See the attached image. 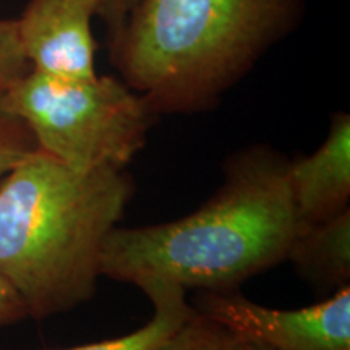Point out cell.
I'll list each match as a JSON object with an SVG mask.
<instances>
[{
  "mask_svg": "<svg viewBox=\"0 0 350 350\" xmlns=\"http://www.w3.org/2000/svg\"><path fill=\"white\" fill-rule=\"evenodd\" d=\"M193 308L230 334L271 350H350V286L299 310L269 308L232 291H203Z\"/></svg>",
  "mask_w": 350,
  "mask_h": 350,
  "instance_id": "cell-5",
  "label": "cell"
},
{
  "mask_svg": "<svg viewBox=\"0 0 350 350\" xmlns=\"http://www.w3.org/2000/svg\"><path fill=\"white\" fill-rule=\"evenodd\" d=\"M226 329L204 314L195 313L152 350H222Z\"/></svg>",
  "mask_w": 350,
  "mask_h": 350,
  "instance_id": "cell-11",
  "label": "cell"
},
{
  "mask_svg": "<svg viewBox=\"0 0 350 350\" xmlns=\"http://www.w3.org/2000/svg\"><path fill=\"white\" fill-rule=\"evenodd\" d=\"M138 287L154 306V314L146 325L122 338L59 350H152L195 313L193 306L187 301V291L178 284L150 279L139 282Z\"/></svg>",
  "mask_w": 350,
  "mask_h": 350,
  "instance_id": "cell-9",
  "label": "cell"
},
{
  "mask_svg": "<svg viewBox=\"0 0 350 350\" xmlns=\"http://www.w3.org/2000/svg\"><path fill=\"white\" fill-rule=\"evenodd\" d=\"M291 260L305 279L318 286H349L350 281V209L318 224L306 226L292 243Z\"/></svg>",
  "mask_w": 350,
  "mask_h": 350,
  "instance_id": "cell-8",
  "label": "cell"
},
{
  "mask_svg": "<svg viewBox=\"0 0 350 350\" xmlns=\"http://www.w3.org/2000/svg\"><path fill=\"white\" fill-rule=\"evenodd\" d=\"M31 70L21 47L15 20H0V94Z\"/></svg>",
  "mask_w": 350,
  "mask_h": 350,
  "instance_id": "cell-12",
  "label": "cell"
},
{
  "mask_svg": "<svg viewBox=\"0 0 350 350\" xmlns=\"http://www.w3.org/2000/svg\"><path fill=\"white\" fill-rule=\"evenodd\" d=\"M124 169L77 172L36 148L0 183V278L44 319L96 292L100 253L131 200Z\"/></svg>",
  "mask_w": 350,
  "mask_h": 350,
  "instance_id": "cell-2",
  "label": "cell"
},
{
  "mask_svg": "<svg viewBox=\"0 0 350 350\" xmlns=\"http://www.w3.org/2000/svg\"><path fill=\"white\" fill-rule=\"evenodd\" d=\"M138 2L139 0H99L98 16L106 25L107 42L122 31L126 18Z\"/></svg>",
  "mask_w": 350,
  "mask_h": 350,
  "instance_id": "cell-13",
  "label": "cell"
},
{
  "mask_svg": "<svg viewBox=\"0 0 350 350\" xmlns=\"http://www.w3.org/2000/svg\"><path fill=\"white\" fill-rule=\"evenodd\" d=\"M28 318V310L8 284L0 278V327L10 326Z\"/></svg>",
  "mask_w": 350,
  "mask_h": 350,
  "instance_id": "cell-14",
  "label": "cell"
},
{
  "mask_svg": "<svg viewBox=\"0 0 350 350\" xmlns=\"http://www.w3.org/2000/svg\"><path fill=\"white\" fill-rule=\"evenodd\" d=\"M222 350H271V349L260 342H253V340L239 338V336L230 334V332L227 331Z\"/></svg>",
  "mask_w": 350,
  "mask_h": 350,
  "instance_id": "cell-15",
  "label": "cell"
},
{
  "mask_svg": "<svg viewBox=\"0 0 350 350\" xmlns=\"http://www.w3.org/2000/svg\"><path fill=\"white\" fill-rule=\"evenodd\" d=\"M288 183L301 226L342 213L350 198V116H332L327 137L313 154L288 161Z\"/></svg>",
  "mask_w": 350,
  "mask_h": 350,
  "instance_id": "cell-7",
  "label": "cell"
},
{
  "mask_svg": "<svg viewBox=\"0 0 350 350\" xmlns=\"http://www.w3.org/2000/svg\"><path fill=\"white\" fill-rule=\"evenodd\" d=\"M305 16V0H139L109 62L156 116L204 112Z\"/></svg>",
  "mask_w": 350,
  "mask_h": 350,
  "instance_id": "cell-3",
  "label": "cell"
},
{
  "mask_svg": "<svg viewBox=\"0 0 350 350\" xmlns=\"http://www.w3.org/2000/svg\"><path fill=\"white\" fill-rule=\"evenodd\" d=\"M2 104L31 130L39 150L77 172L124 169L157 117L113 75L64 80L29 70L2 94Z\"/></svg>",
  "mask_w": 350,
  "mask_h": 350,
  "instance_id": "cell-4",
  "label": "cell"
},
{
  "mask_svg": "<svg viewBox=\"0 0 350 350\" xmlns=\"http://www.w3.org/2000/svg\"><path fill=\"white\" fill-rule=\"evenodd\" d=\"M36 148L31 130L3 107L0 94V183Z\"/></svg>",
  "mask_w": 350,
  "mask_h": 350,
  "instance_id": "cell-10",
  "label": "cell"
},
{
  "mask_svg": "<svg viewBox=\"0 0 350 350\" xmlns=\"http://www.w3.org/2000/svg\"><path fill=\"white\" fill-rule=\"evenodd\" d=\"M99 0H29L16 31L31 70L64 80H91L98 44L91 21Z\"/></svg>",
  "mask_w": 350,
  "mask_h": 350,
  "instance_id": "cell-6",
  "label": "cell"
},
{
  "mask_svg": "<svg viewBox=\"0 0 350 350\" xmlns=\"http://www.w3.org/2000/svg\"><path fill=\"white\" fill-rule=\"evenodd\" d=\"M301 229L288 159L268 146H252L227 161L222 187L195 213L109 232L100 275L135 286L163 279L185 291L230 292L286 261Z\"/></svg>",
  "mask_w": 350,
  "mask_h": 350,
  "instance_id": "cell-1",
  "label": "cell"
}]
</instances>
